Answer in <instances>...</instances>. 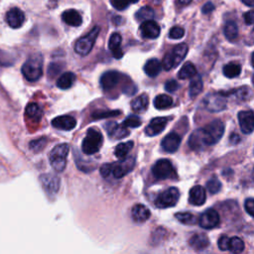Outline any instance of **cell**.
<instances>
[{
    "label": "cell",
    "instance_id": "35",
    "mask_svg": "<svg viewBox=\"0 0 254 254\" xmlns=\"http://www.w3.org/2000/svg\"><path fill=\"white\" fill-rule=\"evenodd\" d=\"M203 88V83L200 78V76H196L193 79H191L190 83V88H189V93L191 98H194L196 95H198Z\"/></svg>",
    "mask_w": 254,
    "mask_h": 254
},
{
    "label": "cell",
    "instance_id": "6",
    "mask_svg": "<svg viewBox=\"0 0 254 254\" xmlns=\"http://www.w3.org/2000/svg\"><path fill=\"white\" fill-rule=\"evenodd\" d=\"M100 32V28L95 26L92 30L85 36L78 39L74 45V51L79 56H87L93 48V45L97 39V36Z\"/></svg>",
    "mask_w": 254,
    "mask_h": 254
},
{
    "label": "cell",
    "instance_id": "44",
    "mask_svg": "<svg viewBox=\"0 0 254 254\" xmlns=\"http://www.w3.org/2000/svg\"><path fill=\"white\" fill-rule=\"evenodd\" d=\"M184 35H185V30L182 27H179V26L173 27L169 32V37L171 39H175V40L183 38Z\"/></svg>",
    "mask_w": 254,
    "mask_h": 254
},
{
    "label": "cell",
    "instance_id": "24",
    "mask_svg": "<svg viewBox=\"0 0 254 254\" xmlns=\"http://www.w3.org/2000/svg\"><path fill=\"white\" fill-rule=\"evenodd\" d=\"M189 243L192 249L196 251H201L208 247L209 239L204 233H195L190 237Z\"/></svg>",
    "mask_w": 254,
    "mask_h": 254
},
{
    "label": "cell",
    "instance_id": "19",
    "mask_svg": "<svg viewBox=\"0 0 254 254\" xmlns=\"http://www.w3.org/2000/svg\"><path fill=\"white\" fill-rule=\"evenodd\" d=\"M52 125L57 129L69 131L76 126V120L69 115H61L52 120Z\"/></svg>",
    "mask_w": 254,
    "mask_h": 254
},
{
    "label": "cell",
    "instance_id": "33",
    "mask_svg": "<svg viewBox=\"0 0 254 254\" xmlns=\"http://www.w3.org/2000/svg\"><path fill=\"white\" fill-rule=\"evenodd\" d=\"M134 146V143L132 141H128V142H124V143H120L115 147L114 150V155L118 158V159H123L125 158L128 153L132 150Z\"/></svg>",
    "mask_w": 254,
    "mask_h": 254
},
{
    "label": "cell",
    "instance_id": "11",
    "mask_svg": "<svg viewBox=\"0 0 254 254\" xmlns=\"http://www.w3.org/2000/svg\"><path fill=\"white\" fill-rule=\"evenodd\" d=\"M220 221L219 214L216 210L213 208H208L205 211L201 213V215L198 218V223L200 227L204 229H211L218 225Z\"/></svg>",
    "mask_w": 254,
    "mask_h": 254
},
{
    "label": "cell",
    "instance_id": "41",
    "mask_svg": "<svg viewBox=\"0 0 254 254\" xmlns=\"http://www.w3.org/2000/svg\"><path fill=\"white\" fill-rule=\"evenodd\" d=\"M46 144H47V138L46 137H41L39 139L31 141L29 147L32 151L38 153V152H41L46 147Z\"/></svg>",
    "mask_w": 254,
    "mask_h": 254
},
{
    "label": "cell",
    "instance_id": "37",
    "mask_svg": "<svg viewBox=\"0 0 254 254\" xmlns=\"http://www.w3.org/2000/svg\"><path fill=\"white\" fill-rule=\"evenodd\" d=\"M228 250H230L232 253H241L244 250L243 240L237 236H233L229 238Z\"/></svg>",
    "mask_w": 254,
    "mask_h": 254
},
{
    "label": "cell",
    "instance_id": "40",
    "mask_svg": "<svg viewBox=\"0 0 254 254\" xmlns=\"http://www.w3.org/2000/svg\"><path fill=\"white\" fill-rule=\"evenodd\" d=\"M139 0H110V3L113 8H115L118 11H122L129 7L131 4L136 3Z\"/></svg>",
    "mask_w": 254,
    "mask_h": 254
},
{
    "label": "cell",
    "instance_id": "51",
    "mask_svg": "<svg viewBox=\"0 0 254 254\" xmlns=\"http://www.w3.org/2000/svg\"><path fill=\"white\" fill-rule=\"evenodd\" d=\"M213 10H214V5H213L212 2H210V1L206 2V3L202 6V8H201V12H202L203 14H210Z\"/></svg>",
    "mask_w": 254,
    "mask_h": 254
},
{
    "label": "cell",
    "instance_id": "38",
    "mask_svg": "<svg viewBox=\"0 0 254 254\" xmlns=\"http://www.w3.org/2000/svg\"><path fill=\"white\" fill-rule=\"evenodd\" d=\"M176 218L184 224H193L196 221L195 216L191 212H177Z\"/></svg>",
    "mask_w": 254,
    "mask_h": 254
},
{
    "label": "cell",
    "instance_id": "1",
    "mask_svg": "<svg viewBox=\"0 0 254 254\" xmlns=\"http://www.w3.org/2000/svg\"><path fill=\"white\" fill-rule=\"evenodd\" d=\"M224 133L223 123L215 119L202 128L194 130L189 138V146L194 151H201L205 147L216 144Z\"/></svg>",
    "mask_w": 254,
    "mask_h": 254
},
{
    "label": "cell",
    "instance_id": "26",
    "mask_svg": "<svg viewBox=\"0 0 254 254\" xmlns=\"http://www.w3.org/2000/svg\"><path fill=\"white\" fill-rule=\"evenodd\" d=\"M162 68V64L158 59H150L146 62L144 65V71L148 76H157Z\"/></svg>",
    "mask_w": 254,
    "mask_h": 254
},
{
    "label": "cell",
    "instance_id": "55",
    "mask_svg": "<svg viewBox=\"0 0 254 254\" xmlns=\"http://www.w3.org/2000/svg\"><path fill=\"white\" fill-rule=\"evenodd\" d=\"M191 1H192V0H179V2H180L181 4H183V5H188V4H190Z\"/></svg>",
    "mask_w": 254,
    "mask_h": 254
},
{
    "label": "cell",
    "instance_id": "7",
    "mask_svg": "<svg viewBox=\"0 0 254 254\" xmlns=\"http://www.w3.org/2000/svg\"><path fill=\"white\" fill-rule=\"evenodd\" d=\"M152 174L157 180L175 179L177 177L176 170L168 159H161L157 161L152 168Z\"/></svg>",
    "mask_w": 254,
    "mask_h": 254
},
{
    "label": "cell",
    "instance_id": "12",
    "mask_svg": "<svg viewBox=\"0 0 254 254\" xmlns=\"http://www.w3.org/2000/svg\"><path fill=\"white\" fill-rule=\"evenodd\" d=\"M168 117H155L145 128V134L147 136H156L163 132L169 122Z\"/></svg>",
    "mask_w": 254,
    "mask_h": 254
},
{
    "label": "cell",
    "instance_id": "29",
    "mask_svg": "<svg viewBox=\"0 0 254 254\" xmlns=\"http://www.w3.org/2000/svg\"><path fill=\"white\" fill-rule=\"evenodd\" d=\"M195 74H196L195 66L193 65V64L188 62L180 69V71L178 73V77L181 79H188V78L193 77Z\"/></svg>",
    "mask_w": 254,
    "mask_h": 254
},
{
    "label": "cell",
    "instance_id": "15",
    "mask_svg": "<svg viewBox=\"0 0 254 254\" xmlns=\"http://www.w3.org/2000/svg\"><path fill=\"white\" fill-rule=\"evenodd\" d=\"M240 129L245 134H250L254 129V116L251 110L240 111L237 115Z\"/></svg>",
    "mask_w": 254,
    "mask_h": 254
},
{
    "label": "cell",
    "instance_id": "5",
    "mask_svg": "<svg viewBox=\"0 0 254 254\" xmlns=\"http://www.w3.org/2000/svg\"><path fill=\"white\" fill-rule=\"evenodd\" d=\"M69 152L67 144H59L50 152L49 160L53 169L57 172H63L66 166V157Z\"/></svg>",
    "mask_w": 254,
    "mask_h": 254
},
{
    "label": "cell",
    "instance_id": "4",
    "mask_svg": "<svg viewBox=\"0 0 254 254\" xmlns=\"http://www.w3.org/2000/svg\"><path fill=\"white\" fill-rule=\"evenodd\" d=\"M188 51L189 47L185 43H181L175 46V48L164 57L163 62L161 63L163 68L166 70H170L171 68L178 66L187 56Z\"/></svg>",
    "mask_w": 254,
    "mask_h": 254
},
{
    "label": "cell",
    "instance_id": "20",
    "mask_svg": "<svg viewBox=\"0 0 254 254\" xmlns=\"http://www.w3.org/2000/svg\"><path fill=\"white\" fill-rule=\"evenodd\" d=\"M120 79V73L116 70H108L104 72L100 77V85L104 90L113 88Z\"/></svg>",
    "mask_w": 254,
    "mask_h": 254
},
{
    "label": "cell",
    "instance_id": "45",
    "mask_svg": "<svg viewBox=\"0 0 254 254\" xmlns=\"http://www.w3.org/2000/svg\"><path fill=\"white\" fill-rule=\"evenodd\" d=\"M217 245H218V248L220 250H222V251L228 250V247H229V237L226 236V235L220 236L218 241H217Z\"/></svg>",
    "mask_w": 254,
    "mask_h": 254
},
{
    "label": "cell",
    "instance_id": "16",
    "mask_svg": "<svg viewBox=\"0 0 254 254\" xmlns=\"http://www.w3.org/2000/svg\"><path fill=\"white\" fill-rule=\"evenodd\" d=\"M181 141H182V138L179 134L175 132H171L166 137L163 138L161 142V147L167 153H174L179 149L181 145Z\"/></svg>",
    "mask_w": 254,
    "mask_h": 254
},
{
    "label": "cell",
    "instance_id": "48",
    "mask_svg": "<svg viewBox=\"0 0 254 254\" xmlns=\"http://www.w3.org/2000/svg\"><path fill=\"white\" fill-rule=\"evenodd\" d=\"M233 91L235 92V95L240 99H246L247 96L250 94V91H249L247 86H242L239 89H236V90H233Z\"/></svg>",
    "mask_w": 254,
    "mask_h": 254
},
{
    "label": "cell",
    "instance_id": "32",
    "mask_svg": "<svg viewBox=\"0 0 254 254\" xmlns=\"http://www.w3.org/2000/svg\"><path fill=\"white\" fill-rule=\"evenodd\" d=\"M223 34L229 41H234L238 37V27L235 22L228 21L223 28Z\"/></svg>",
    "mask_w": 254,
    "mask_h": 254
},
{
    "label": "cell",
    "instance_id": "8",
    "mask_svg": "<svg viewBox=\"0 0 254 254\" xmlns=\"http://www.w3.org/2000/svg\"><path fill=\"white\" fill-rule=\"evenodd\" d=\"M203 106L209 112H219L226 108L225 96L222 92H209L202 100Z\"/></svg>",
    "mask_w": 254,
    "mask_h": 254
},
{
    "label": "cell",
    "instance_id": "23",
    "mask_svg": "<svg viewBox=\"0 0 254 254\" xmlns=\"http://www.w3.org/2000/svg\"><path fill=\"white\" fill-rule=\"evenodd\" d=\"M150 215H151V212L149 208L141 203L135 204L131 211L132 219L136 222H144L147 219H149Z\"/></svg>",
    "mask_w": 254,
    "mask_h": 254
},
{
    "label": "cell",
    "instance_id": "3",
    "mask_svg": "<svg viewBox=\"0 0 254 254\" xmlns=\"http://www.w3.org/2000/svg\"><path fill=\"white\" fill-rule=\"evenodd\" d=\"M102 143L103 137L101 132L95 128H89L82 140L81 150L85 155H93L100 150Z\"/></svg>",
    "mask_w": 254,
    "mask_h": 254
},
{
    "label": "cell",
    "instance_id": "9",
    "mask_svg": "<svg viewBox=\"0 0 254 254\" xmlns=\"http://www.w3.org/2000/svg\"><path fill=\"white\" fill-rule=\"evenodd\" d=\"M180 198V191L177 188L171 187L166 190L159 193L155 200V204L157 207L166 208L175 206Z\"/></svg>",
    "mask_w": 254,
    "mask_h": 254
},
{
    "label": "cell",
    "instance_id": "39",
    "mask_svg": "<svg viewBox=\"0 0 254 254\" xmlns=\"http://www.w3.org/2000/svg\"><path fill=\"white\" fill-rule=\"evenodd\" d=\"M206 190L210 192V193H217L220 190H221V183L220 181L213 177L211 179H209L207 182H206Z\"/></svg>",
    "mask_w": 254,
    "mask_h": 254
},
{
    "label": "cell",
    "instance_id": "28",
    "mask_svg": "<svg viewBox=\"0 0 254 254\" xmlns=\"http://www.w3.org/2000/svg\"><path fill=\"white\" fill-rule=\"evenodd\" d=\"M149 105V98L146 94H141L137 96L132 102H131V108L135 112H144L148 108Z\"/></svg>",
    "mask_w": 254,
    "mask_h": 254
},
{
    "label": "cell",
    "instance_id": "49",
    "mask_svg": "<svg viewBox=\"0 0 254 254\" xmlns=\"http://www.w3.org/2000/svg\"><path fill=\"white\" fill-rule=\"evenodd\" d=\"M111 172H112V164H110V163L104 164L100 167V175L103 178H107L108 176H110Z\"/></svg>",
    "mask_w": 254,
    "mask_h": 254
},
{
    "label": "cell",
    "instance_id": "27",
    "mask_svg": "<svg viewBox=\"0 0 254 254\" xmlns=\"http://www.w3.org/2000/svg\"><path fill=\"white\" fill-rule=\"evenodd\" d=\"M75 81V74L71 71L63 73L57 80V86L60 89H68Z\"/></svg>",
    "mask_w": 254,
    "mask_h": 254
},
{
    "label": "cell",
    "instance_id": "22",
    "mask_svg": "<svg viewBox=\"0 0 254 254\" xmlns=\"http://www.w3.org/2000/svg\"><path fill=\"white\" fill-rule=\"evenodd\" d=\"M121 42H122V38L119 33H113L109 38L108 48L115 59H121L123 57V52L120 47Z\"/></svg>",
    "mask_w": 254,
    "mask_h": 254
},
{
    "label": "cell",
    "instance_id": "47",
    "mask_svg": "<svg viewBox=\"0 0 254 254\" xmlns=\"http://www.w3.org/2000/svg\"><path fill=\"white\" fill-rule=\"evenodd\" d=\"M12 64L11 57L4 51L0 50V65H10Z\"/></svg>",
    "mask_w": 254,
    "mask_h": 254
},
{
    "label": "cell",
    "instance_id": "31",
    "mask_svg": "<svg viewBox=\"0 0 254 254\" xmlns=\"http://www.w3.org/2000/svg\"><path fill=\"white\" fill-rule=\"evenodd\" d=\"M223 74L228 78L236 77L241 72V65L238 63H228L223 66Z\"/></svg>",
    "mask_w": 254,
    "mask_h": 254
},
{
    "label": "cell",
    "instance_id": "54",
    "mask_svg": "<svg viewBox=\"0 0 254 254\" xmlns=\"http://www.w3.org/2000/svg\"><path fill=\"white\" fill-rule=\"evenodd\" d=\"M245 5L249 6V7H252L254 5V0H241Z\"/></svg>",
    "mask_w": 254,
    "mask_h": 254
},
{
    "label": "cell",
    "instance_id": "42",
    "mask_svg": "<svg viewBox=\"0 0 254 254\" xmlns=\"http://www.w3.org/2000/svg\"><path fill=\"white\" fill-rule=\"evenodd\" d=\"M121 124L124 125L125 127L137 128V127H139L142 124V121H141L140 117H138L136 115H129L127 118H125L123 120V122Z\"/></svg>",
    "mask_w": 254,
    "mask_h": 254
},
{
    "label": "cell",
    "instance_id": "25",
    "mask_svg": "<svg viewBox=\"0 0 254 254\" xmlns=\"http://www.w3.org/2000/svg\"><path fill=\"white\" fill-rule=\"evenodd\" d=\"M62 19L65 24H67L69 26H72V27H78L82 23V19H81L80 14L74 9L65 10L62 14Z\"/></svg>",
    "mask_w": 254,
    "mask_h": 254
},
{
    "label": "cell",
    "instance_id": "34",
    "mask_svg": "<svg viewBox=\"0 0 254 254\" xmlns=\"http://www.w3.org/2000/svg\"><path fill=\"white\" fill-rule=\"evenodd\" d=\"M173 104V98L167 94H160L154 98V106L157 109H166Z\"/></svg>",
    "mask_w": 254,
    "mask_h": 254
},
{
    "label": "cell",
    "instance_id": "53",
    "mask_svg": "<svg viewBox=\"0 0 254 254\" xmlns=\"http://www.w3.org/2000/svg\"><path fill=\"white\" fill-rule=\"evenodd\" d=\"M229 141L232 143V144H236L240 141V137L236 134V133H233L230 137H229Z\"/></svg>",
    "mask_w": 254,
    "mask_h": 254
},
{
    "label": "cell",
    "instance_id": "18",
    "mask_svg": "<svg viewBox=\"0 0 254 254\" xmlns=\"http://www.w3.org/2000/svg\"><path fill=\"white\" fill-rule=\"evenodd\" d=\"M6 21L8 23V25L13 28V29H17L20 28L24 22H25V15L23 13V11L19 8H12L10 9L7 14H6Z\"/></svg>",
    "mask_w": 254,
    "mask_h": 254
},
{
    "label": "cell",
    "instance_id": "50",
    "mask_svg": "<svg viewBox=\"0 0 254 254\" xmlns=\"http://www.w3.org/2000/svg\"><path fill=\"white\" fill-rule=\"evenodd\" d=\"M244 205H245V210H246V212L250 215V216H253L254 215V200H253V198H247L246 200H245V203H244Z\"/></svg>",
    "mask_w": 254,
    "mask_h": 254
},
{
    "label": "cell",
    "instance_id": "14",
    "mask_svg": "<svg viewBox=\"0 0 254 254\" xmlns=\"http://www.w3.org/2000/svg\"><path fill=\"white\" fill-rule=\"evenodd\" d=\"M161 32L160 26L152 19L143 21L140 25V33L143 38L146 39H156L159 37Z\"/></svg>",
    "mask_w": 254,
    "mask_h": 254
},
{
    "label": "cell",
    "instance_id": "17",
    "mask_svg": "<svg viewBox=\"0 0 254 254\" xmlns=\"http://www.w3.org/2000/svg\"><path fill=\"white\" fill-rule=\"evenodd\" d=\"M104 127H105V130H106L107 134L109 135V137L111 139H114V140L124 138V137L128 136V134H129V131L127 130V127H125L122 124H118L114 121L107 122L104 125Z\"/></svg>",
    "mask_w": 254,
    "mask_h": 254
},
{
    "label": "cell",
    "instance_id": "2",
    "mask_svg": "<svg viewBox=\"0 0 254 254\" xmlns=\"http://www.w3.org/2000/svg\"><path fill=\"white\" fill-rule=\"evenodd\" d=\"M22 73L29 81H37L43 74V58L41 55L31 56L22 65Z\"/></svg>",
    "mask_w": 254,
    "mask_h": 254
},
{
    "label": "cell",
    "instance_id": "43",
    "mask_svg": "<svg viewBox=\"0 0 254 254\" xmlns=\"http://www.w3.org/2000/svg\"><path fill=\"white\" fill-rule=\"evenodd\" d=\"M121 112L119 110H113V111H97L92 114V118L94 119H101L105 117H110V116H116L119 115Z\"/></svg>",
    "mask_w": 254,
    "mask_h": 254
},
{
    "label": "cell",
    "instance_id": "13",
    "mask_svg": "<svg viewBox=\"0 0 254 254\" xmlns=\"http://www.w3.org/2000/svg\"><path fill=\"white\" fill-rule=\"evenodd\" d=\"M42 186L47 193L53 195L58 192L60 189V178L53 174H45L40 178Z\"/></svg>",
    "mask_w": 254,
    "mask_h": 254
},
{
    "label": "cell",
    "instance_id": "21",
    "mask_svg": "<svg viewBox=\"0 0 254 254\" xmlns=\"http://www.w3.org/2000/svg\"><path fill=\"white\" fill-rule=\"evenodd\" d=\"M206 199V192L203 187L196 185L190 190L189 201L193 205H202Z\"/></svg>",
    "mask_w": 254,
    "mask_h": 254
},
{
    "label": "cell",
    "instance_id": "30",
    "mask_svg": "<svg viewBox=\"0 0 254 254\" xmlns=\"http://www.w3.org/2000/svg\"><path fill=\"white\" fill-rule=\"evenodd\" d=\"M26 115L35 122H39L42 118V109L37 103H30L26 107Z\"/></svg>",
    "mask_w": 254,
    "mask_h": 254
},
{
    "label": "cell",
    "instance_id": "10",
    "mask_svg": "<svg viewBox=\"0 0 254 254\" xmlns=\"http://www.w3.org/2000/svg\"><path fill=\"white\" fill-rule=\"evenodd\" d=\"M135 166L134 157H128L126 159H121L120 162L112 163V172L111 174L116 179H120L130 173Z\"/></svg>",
    "mask_w": 254,
    "mask_h": 254
},
{
    "label": "cell",
    "instance_id": "52",
    "mask_svg": "<svg viewBox=\"0 0 254 254\" xmlns=\"http://www.w3.org/2000/svg\"><path fill=\"white\" fill-rule=\"evenodd\" d=\"M244 18V22L247 24V25H252L253 24V21H254V12L253 11H248L244 14L243 16Z\"/></svg>",
    "mask_w": 254,
    "mask_h": 254
},
{
    "label": "cell",
    "instance_id": "46",
    "mask_svg": "<svg viewBox=\"0 0 254 254\" xmlns=\"http://www.w3.org/2000/svg\"><path fill=\"white\" fill-rule=\"evenodd\" d=\"M179 87H180V84L175 79H170L165 83V89L168 92H175L176 90H178Z\"/></svg>",
    "mask_w": 254,
    "mask_h": 254
},
{
    "label": "cell",
    "instance_id": "36",
    "mask_svg": "<svg viewBox=\"0 0 254 254\" xmlns=\"http://www.w3.org/2000/svg\"><path fill=\"white\" fill-rule=\"evenodd\" d=\"M154 16H155L154 10L149 6H144L137 11L135 18L138 21L143 22V21H147V20H152L154 18Z\"/></svg>",
    "mask_w": 254,
    "mask_h": 254
}]
</instances>
